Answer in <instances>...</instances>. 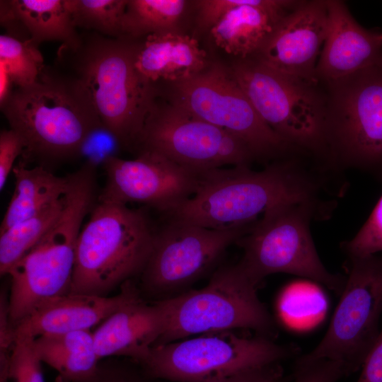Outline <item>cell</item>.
I'll return each mask as SVG.
<instances>
[{
  "label": "cell",
  "instance_id": "1",
  "mask_svg": "<svg viewBox=\"0 0 382 382\" xmlns=\"http://www.w3.org/2000/svg\"><path fill=\"white\" fill-rule=\"evenodd\" d=\"M323 168L311 169L288 156L261 170L249 166L203 172L195 195L165 215L168 221L223 230L255 224L269 209L287 202L331 204L323 198Z\"/></svg>",
  "mask_w": 382,
  "mask_h": 382
},
{
  "label": "cell",
  "instance_id": "2",
  "mask_svg": "<svg viewBox=\"0 0 382 382\" xmlns=\"http://www.w3.org/2000/svg\"><path fill=\"white\" fill-rule=\"evenodd\" d=\"M139 40L86 30L76 44H62L57 51V65L85 86L102 125L121 148L137 147L157 94L135 66L144 40Z\"/></svg>",
  "mask_w": 382,
  "mask_h": 382
},
{
  "label": "cell",
  "instance_id": "3",
  "mask_svg": "<svg viewBox=\"0 0 382 382\" xmlns=\"http://www.w3.org/2000/svg\"><path fill=\"white\" fill-rule=\"evenodd\" d=\"M0 107L24 142L21 159L26 164L46 167L79 156L87 137L102 125L85 86L57 65H45L33 84L14 87Z\"/></svg>",
  "mask_w": 382,
  "mask_h": 382
},
{
  "label": "cell",
  "instance_id": "4",
  "mask_svg": "<svg viewBox=\"0 0 382 382\" xmlns=\"http://www.w3.org/2000/svg\"><path fill=\"white\" fill-rule=\"evenodd\" d=\"M69 177L59 218L7 273L11 278L7 308L12 326L47 301L70 292L77 238L98 197L96 167L84 163Z\"/></svg>",
  "mask_w": 382,
  "mask_h": 382
},
{
  "label": "cell",
  "instance_id": "5",
  "mask_svg": "<svg viewBox=\"0 0 382 382\" xmlns=\"http://www.w3.org/2000/svg\"><path fill=\"white\" fill-rule=\"evenodd\" d=\"M155 231L144 211L97 199L77 238L70 293L106 296L141 274Z\"/></svg>",
  "mask_w": 382,
  "mask_h": 382
},
{
  "label": "cell",
  "instance_id": "6",
  "mask_svg": "<svg viewBox=\"0 0 382 382\" xmlns=\"http://www.w3.org/2000/svg\"><path fill=\"white\" fill-rule=\"evenodd\" d=\"M333 206L287 202L267 210L236 243L243 250L239 265L256 284L274 273L308 279L341 294L345 277L321 262L310 228L313 219L328 218Z\"/></svg>",
  "mask_w": 382,
  "mask_h": 382
},
{
  "label": "cell",
  "instance_id": "7",
  "mask_svg": "<svg viewBox=\"0 0 382 382\" xmlns=\"http://www.w3.org/2000/svg\"><path fill=\"white\" fill-rule=\"evenodd\" d=\"M320 84L327 168H354L382 178V65Z\"/></svg>",
  "mask_w": 382,
  "mask_h": 382
},
{
  "label": "cell",
  "instance_id": "8",
  "mask_svg": "<svg viewBox=\"0 0 382 382\" xmlns=\"http://www.w3.org/2000/svg\"><path fill=\"white\" fill-rule=\"evenodd\" d=\"M257 286L237 263L216 270L202 289L160 300L166 322L156 345L241 328L272 334L274 321L257 296Z\"/></svg>",
  "mask_w": 382,
  "mask_h": 382
},
{
  "label": "cell",
  "instance_id": "9",
  "mask_svg": "<svg viewBox=\"0 0 382 382\" xmlns=\"http://www.w3.org/2000/svg\"><path fill=\"white\" fill-rule=\"evenodd\" d=\"M231 74L276 134L325 162V96L320 84L284 74L254 57L238 61Z\"/></svg>",
  "mask_w": 382,
  "mask_h": 382
},
{
  "label": "cell",
  "instance_id": "10",
  "mask_svg": "<svg viewBox=\"0 0 382 382\" xmlns=\"http://www.w3.org/2000/svg\"><path fill=\"white\" fill-rule=\"evenodd\" d=\"M298 352L294 345H278L263 335L245 337L229 330L155 345L142 364L156 378L199 382L279 364Z\"/></svg>",
  "mask_w": 382,
  "mask_h": 382
},
{
  "label": "cell",
  "instance_id": "11",
  "mask_svg": "<svg viewBox=\"0 0 382 382\" xmlns=\"http://www.w3.org/2000/svg\"><path fill=\"white\" fill-rule=\"evenodd\" d=\"M382 313V255L349 258L347 276L329 328L301 360L342 363L348 375L361 369L379 334Z\"/></svg>",
  "mask_w": 382,
  "mask_h": 382
},
{
  "label": "cell",
  "instance_id": "12",
  "mask_svg": "<svg viewBox=\"0 0 382 382\" xmlns=\"http://www.w3.org/2000/svg\"><path fill=\"white\" fill-rule=\"evenodd\" d=\"M157 152L197 173L249 166L255 156L241 139L180 106L155 103L136 147Z\"/></svg>",
  "mask_w": 382,
  "mask_h": 382
},
{
  "label": "cell",
  "instance_id": "13",
  "mask_svg": "<svg viewBox=\"0 0 382 382\" xmlns=\"http://www.w3.org/2000/svg\"><path fill=\"white\" fill-rule=\"evenodd\" d=\"M175 93L173 103L241 139L255 158H284L298 151L262 120L232 74L221 66L175 83Z\"/></svg>",
  "mask_w": 382,
  "mask_h": 382
},
{
  "label": "cell",
  "instance_id": "14",
  "mask_svg": "<svg viewBox=\"0 0 382 382\" xmlns=\"http://www.w3.org/2000/svg\"><path fill=\"white\" fill-rule=\"evenodd\" d=\"M253 225L216 230L168 221L155 231L150 255L141 273L144 289L168 295L190 286L209 271L227 248Z\"/></svg>",
  "mask_w": 382,
  "mask_h": 382
},
{
  "label": "cell",
  "instance_id": "15",
  "mask_svg": "<svg viewBox=\"0 0 382 382\" xmlns=\"http://www.w3.org/2000/svg\"><path fill=\"white\" fill-rule=\"evenodd\" d=\"M103 167L106 181L98 200L143 204L164 215L195 195L202 173L152 151H139L132 160L110 156Z\"/></svg>",
  "mask_w": 382,
  "mask_h": 382
},
{
  "label": "cell",
  "instance_id": "16",
  "mask_svg": "<svg viewBox=\"0 0 382 382\" xmlns=\"http://www.w3.org/2000/svg\"><path fill=\"white\" fill-rule=\"evenodd\" d=\"M327 28L326 1H300L279 21L253 57L284 74L320 84L316 66Z\"/></svg>",
  "mask_w": 382,
  "mask_h": 382
},
{
  "label": "cell",
  "instance_id": "17",
  "mask_svg": "<svg viewBox=\"0 0 382 382\" xmlns=\"http://www.w3.org/2000/svg\"><path fill=\"white\" fill-rule=\"evenodd\" d=\"M300 1L202 0L198 24L210 29L214 43L241 59L253 57L279 21Z\"/></svg>",
  "mask_w": 382,
  "mask_h": 382
},
{
  "label": "cell",
  "instance_id": "18",
  "mask_svg": "<svg viewBox=\"0 0 382 382\" xmlns=\"http://www.w3.org/2000/svg\"><path fill=\"white\" fill-rule=\"evenodd\" d=\"M328 28L316 66V78L325 83L382 65V32L364 28L343 1H326Z\"/></svg>",
  "mask_w": 382,
  "mask_h": 382
},
{
  "label": "cell",
  "instance_id": "19",
  "mask_svg": "<svg viewBox=\"0 0 382 382\" xmlns=\"http://www.w3.org/2000/svg\"><path fill=\"white\" fill-rule=\"evenodd\" d=\"M130 280L113 296L67 293L43 303L13 326L14 340L90 330L127 303L137 299Z\"/></svg>",
  "mask_w": 382,
  "mask_h": 382
},
{
  "label": "cell",
  "instance_id": "20",
  "mask_svg": "<svg viewBox=\"0 0 382 382\" xmlns=\"http://www.w3.org/2000/svg\"><path fill=\"white\" fill-rule=\"evenodd\" d=\"M166 322L160 301L149 304L138 297L111 314L93 332L98 357L124 356L142 364L163 335Z\"/></svg>",
  "mask_w": 382,
  "mask_h": 382
},
{
  "label": "cell",
  "instance_id": "21",
  "mask_svg": "<svg viewBox=\"0 0 382 382\" xmlns=\"http://www.w3.org/2000/svg\"><path fill=\"white\" fill-rule=\"evenodd\" d=\"M135 66L153 83L159 81L178 83L205 69L206 52L197 40L175 32L145 37L138 52Z\"/></svg>",
  "mask_w": 382,
  "mask_h": 382
},
{
  "label": "cell",
  "instance_id": "22",
  "mask_svg": "<svg viewBox=\"0 0 382 382\" xmlns=\"http://www.w3.org/2000/svg\"><path fill=\"white\" fill-rule=\"evenodd\" d=\"M15 187L0 226V233L60 200L69 185V175L59 177L48 168L28 167L21 158L14 166Z\"/></svg>",
  "mask_w": 382,
  "mask_h": 382
},
{
  "label": "cell",
  "instance_id": "23",
  "mask_svg": "<svg viewBox=\"0 0 382 382\" xmlns=\"http://www.w3.org/2000/svg\"><path fill=\"white\" fill-rule=\"evenodd\" d=\"M33 347L41 362L57 373L56 382L85 381L100 366L91 330L40 336L33 339Z\"/></svg>",
  "mask_w": 382,
  "mask_h": 382
},
{
  "label": "cell",
  "instance_id": "24",
  "mask_svg": "<svg viewBox=\"0 0 382 382\" xmlns=\"http://www.w3.org/2000/svg\"><path fill=\"white\" fill-rule=\"evenodd\" d=\"M36 47L44 42L57 40L73 45L80 37L76 31L69 0H11Z\"/></svg>",
  "mask_w": 382,
  "mask_h": 382
},
{
  "label": "cell",
  "instance_id": "25",
  "mask_svg": "<svg viewBox=\"0 0 382 382\" xmlns=\"http://www.w3.org/2000/svg\"><path fill=\"white\" fill-rule=\"evenodd\" d=\"M186 5L183 0H128L122 21L124 37L141 39L174 32Z\"/></svg>",
  "mask_w": 382,
  "mask_h": 382
},
{
  "label": "cell",
  "instance_id": "26",
  "mask_svg": "<svg viewBox=\"0 0 382 382\" xmlns=\"http://www.w3.org/2000/svg\"><path fill=\"white\" fill-rule=\"evenodd\" d=\"M64 202V196L37 214L0 233L1 276L7 274L9 270L47 233L61 214Z\"/></svg>",
  "mask_w": 382,
  "mask_h": 382
},
{
  "label": "cell",
  "instance_id": "27",
  "mask_svg": "<svg viewBox=\"0 0 382 382\" xmlns=\"http://www.w3.org/2000/svg\"><path fill=\"white\" fill-rule=\"evenodd\" d=\"M128 0H69L75 28L102 35L125 37L122 21Z\"/></svg>",
  "mask_w": 382,
  "mask_h": 382
},
{
  "label": "cell",
  "instance_id": "28",
  "mask_svg": "<svg viewBox=\"0 0 382 382\" xmlns=\"http://www.w3.org/2000/svg\"><path fill=\"white\" fill-rule=\"evenodd\" d=\"M0 62L7 69L15 87L35 83L45 65L37 47L6 34L0 35Z\"/></svg>",
  "mask_w": 382,
  "mask_h": 382
},
{
  "label": "cell",
  "instance_id": "29",
  "mask_svg": "<svg viewBox=\"0 0 382 382\" xmlns=\"http://www.w3.org/2000/svg\"><path fill=\"white\" fill-rule=\"evenodd\" d=\"M341 248L348 258L363 257L382 251V195L357 234Z\"/></svg>",
  "mask_w": 382,
  "mask_h": 382
},
{
  "label": "cell",
  "instance_id": "30",
  "mask_svg": "<svg viewBox=\"0 0 382 382\" xmlns=\"http://www.w3.org/2000/svg\"><path fill=\"white\" fill-rule=\"evenodd\" d=\"M41 361L33 347V339H18L13 345L8 382H44Z\"/></svg>",
  "mask_w": 382,
  "mask_h": 382
},
{
  "label": "cell",
  "instance_id": "31",
  "mask_svg": "<svg viewBox=\"0 0 382 382\" xmlns=\"http://www.w3.org/2000/svg\"><path fill=\"white\" fill-rule=\"evenodd\" d=\"M345 366L336 361L321 359L304 361L296 359L294 366V382H337L347 376Z\"/></svg>",
  "mask_w": 382,
  "mask_h": 382
},
{
  "label": "cell",
  "instance_id": "32",
  "mask_svg": "<svg viewBox=\"0 0 382 382\" xmlns=\"http://www.w3.org/2000/svg\"><path fill=\"white\" fill-rule=\"evenodd\" d=\"M119 149L121 146L116 139L102 125L87 137L79 156L86 158L85 163L96 167L108 157L117 156Z\"/></svg>",
  "mask_w": 382,
  "mask_h": 382
},
{
  "label": "cell",
  "instance_id": "33",
  "mask_svg": "<svg viewBox=\"0 0 382 382\" xmlns=\"http://www.w3.org/2000/svg\"><path fill=\"white\" fill-rule=\"evenodd\" d=\"M25 144L21 136L14 130L4 129L0 133V190L5 186L8 177L14 167L15 161L21 156Z\"/></svg>",
  "mask_w": 382,
  "mask_h": 382
},
{
  "label": "cell",
  "instance_id": "34",
  "mask_svg": "<svg viewBox=\"0 0 382 382\" xmlns=\"http://www.w3.org/2000/svg\"><path fill=\"white\" fill-rule=\"evenodd\" d=\"M289 378L282 366L274 364L227 377L199 382H287Z\"/></svg>",
  "mask_w": 382,
  "mask_h": 382
},
{
  "label": "cell",
  "instance_id": "35",
  "mask_svg": "<svg viewBox=\"0 0 382 382\" xmlns=\"http://www.w3.org/2000/svg\"><path fill=\"white\" fill-rule=\"evenodd\" d=\"M361 369L357 382H382V329Z\"/></svg>",
  "mask_w": 382,
  "mask_h": 382
},
{
  "label": "cell",
  "instance_id": "36",
  "mask_svg": "<svg viewBox=\"0 0 382 382\" xmlns=\"http://www.w3.org/2000/svg\"><path fill=\"white\" fill-rule=\"evenodd\" d=\"M1 25L6 30V35L22 41H30V36L23 21L15 11L11 0L0 1Z\"/></svg>",
  "mask_w": 382,
  "mask_h": 382
},
{
  "label": "cell",
  "instance_id": "37",
  "mask_svg": "<svg viewBox=\"0 0 382 382\" xmlns=\"http://www.w3.org/2000/svg\"><path fill=\"white\" fill-rule=\"evenodd\" d=\"M81 382H142L133 374L115 367L99 368L96 373L89 378Z\"/></svg>",
  "mask_w": 382,
  "mask_h": 382
},
{
  "label": "cell",
  "instance_id": "38",
  "mask_svg": "<svg viewBox=\"0 0 382 382\" xmlns=\"http://www.w3.org/2000/svg\"><path fill=\"white\" fill-rule=\"evenodd\" d=\"M14 87L15 86L7 69L0 62V105L4 104L9 98Z\"/></svg>",
  "mask_w": 382,
  "mask_h": 382
},
{
  "label": "cell",
  "instance_id": "39",
  "mask_svg": "<svg viewBox=\"0 0 382 382\" xmlns=\"http://www.w3.org/2000/svg\"><path fill=\"white\" fill-rule=\"evenodd\" d=\"M10 354H0V382L8 381Z\"/></svg>",
  "mask_w": 382,
  "mask_h": 382
}]
</instances>
